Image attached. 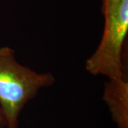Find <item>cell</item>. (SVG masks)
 Here are the masks:
<instances>
[{
	"label": "cell",
	"instance_id": "3",
	"mask_svg": "<svg viewBox=\"0 0 128 128\" xmlns=\"http://www.w3.org/2000/svg\"><path fill=\"white\" fill-rule=\"evenodd\" d=\"M102 100L118 128H128V81L125 78L108 79L104 85Z\"/></svg>",
	"mask_w": 128,
	"mask_h": 128
},
{
	"label": "cell",
	"instance_id": "4",
	"mask_svg": "<svg viewBox=\"0 0 128 128\" xmlns=\"http://www.w3.org/2000/svg\"><path fill=\"white\" fill-rule=\"evenodd\" d=\"M0 124L4 125V118H3V115H2L1 110H0Z\"/></svg>",
	"mask_w": 128,
	"mask_h": 128
},
{
	"label": "cell",
	"instance_id": "2",
	"mask_svg": "<svg viewBox=\"0 0 128 128\" xmlns=\"http://www.w3.org/2000/svg\"><path fill=\"white\" fill-rule=\"evenodd\" d=\"M101 12L103 33L95 52L86 60L85 68L92 76L125 78L122 50L128 33V0H102Z\"/></svg>",
	"mask_w": 128,
	"mask_h": 128
},
{
	"label": "cell",
	"instance_id": "1",
	"mask_svg": "<svg viewBox=\"0 0 128 128\" xmlns=\"http://www.w3.org/2000/svg\"><path fill=\"white\" fill-rule=\"evenodd\" d=\"M52 73H38L19 64L15 51L0 48V110L6 128H18V118L24 106L44 88L54 84Z\"/></svg>",
	"mask_w": 128,
	"mask_h": 128
}]
</instances>
